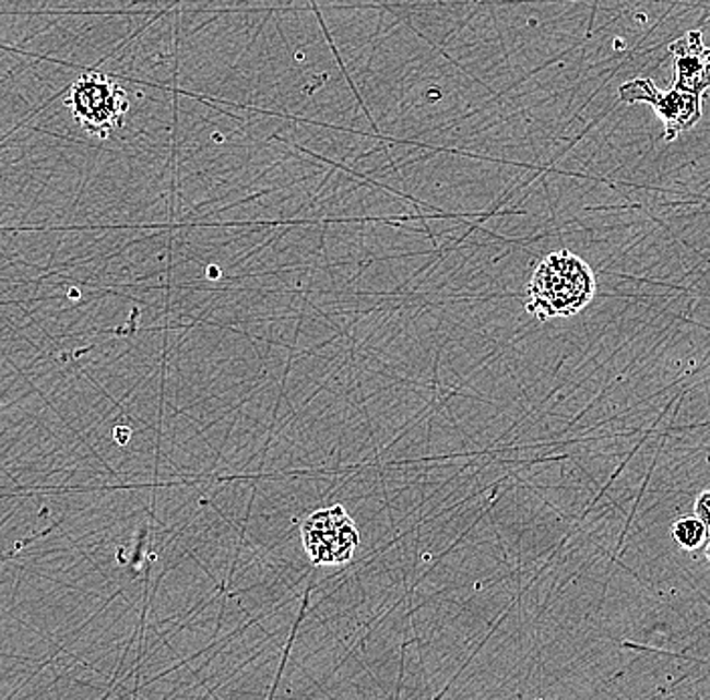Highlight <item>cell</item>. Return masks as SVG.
Instances as JSON below:
<instances>
[{"label": "cell", "mask_w": 710, "mask_h": 700, "mask_svg": "<svg viewBox=\"0 0 710 700\" xmlns=\"http://www.w3.org/2000/svg\"><path fill=\"white\" fill-rule=\"evenodd\" d=\"M592 266L569 251L547 254L535 269L526 287V311L545 321L571 318L595 297Z\"/></svg>", "instance_id": "obj_1"}, {"label": "cell", "mask_w": 710, "mask_h": 700, "mask_svg": "<svg viewBox=\"0 0 710 700\" xmlns=\"http://www.w3.org/2000/svg\"><path fill=\"white\" fill-rule=\"evenodd\" d=\"M67 107L85 132L106 140L121 128L130 99L118 81L92 71L71 85Z\"/></svg>", "instance_id": "obj_2"}, {"label": "cell", "mask_w": 710, "mask_h": 700, "mask_svg": "<svg viewBox=\"0 0 710 700\" xmlns=\"http://www.w3.org/2000/svg\"><path fill=\"white\" fill-rule=\"evenodd\" d=\"M301 543L313 566H343L354 559L359 531L343 505H331L303 521Z\"/></svg>", "instance_id": "obj_3"}, {"label": "cell", "mask_w": 710, "mask_h": 700, "mask_svg": "<svg viewBox=\"0 0 710 700\" xmlns=\"http://www.w3.org/2000/svg\"><path fill=\"white\" fill-rule=\"evenodd\" d=\"M619 99L624 104H648L654 107L658 118L664 123V140L672 142L681 133L695 128L702 118V97L683 92L672 85L671 92H660L654 81L634 80L619 87Z\"/></svg>", "instance_id": "obj_4"}, {"label": "cell", "mask_w": 710, "mask_h": 700, "mask_svg": "<svg viewBox=\"0 0 710 700\" xmlns=\"http://www.w3.org/2000/svg\"><path fill=\"white\" fill-rule=\"evenodd\" d=\"M674 87L705 95L710 87V49L698 31H690L671 45Z\"/></svg>", "instance_id": "obj_5"}, {"label": "cell", "mask_w": 710, "mask_h": 700, "mask_svg": "<svg viewBox=\"0 0 710 700\" xmlns=\"http://www.w3.org/2000/svg\"><path fill=\"white\" fill-rule=\"evenodd\" d=\"M672 539L686 551H695L709 539V525L697 515H686L672 523Z\"/></svg>", "instance_id": "obj_6"}, {"label": "cell", "mask_w": 710, "mask_h": 700, "mask_svg": "<svg viewBox=\"0 0 710 700\" xmlns=\"http://www.w3.org/2000/svg\"><path fill=\"white\" fill-rule=\"evenodd\" d=\"M695 515L700 517L710 527V489H705L695 501Z\"/></svg>", "instance_id": "obj_7"}, {"label": "cell", "mask_w": 710, "mask_h": 700, "mask_svg": "<svg viewBox=\"0 0 710 700\" xmlns=\"http://www.w3.org/2000/svg\"><path fill=\"white\" fill-rule=\"evenodd\" d=\"M705 555H707V561L710 563V543L707 545V549H705Z\"/></svg>", "instance_id": "obj_8"}]
</instances>
